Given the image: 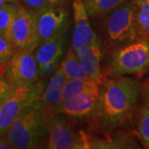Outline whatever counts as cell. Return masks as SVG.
<instances>
[{"label": "cell", "instance_id": "cell-20", "mask_svg": "<svg viewBox=\"0 0 149 149\" xmlns=\"http://www.w3.org/2000/svg\"><path fill=\"white\" fill-rule=\"evenodd\" d=\"M139 33L149 42V0H135Z\"/></svg>", "mask_w": 149, "mask_h": 149}, {"label": "cell", "instance_id": "cell-23", "mask_svg": "<svg viewBox=\"0 0 149 149\" xmlns=\"http://www.w3.org/2000/svg\"><path fill=\"white\" fill-rule=\"evenodd\" d=\"M22 1L30 8L36 11L43 8L61 6L65 3V0H22Z\"/></svg>", "mask_w": 149, "mask_h": 149}, {"label": "cell", "instance_id": "cell-8", "mask_svg": "<svg viewBox=\"0 0 149 149\" xmlns=\"http://www.w3.org/2000/svg\"><path fill=\"white\" fill-rule=\"evenodd\" d=\"M13 44L16 50L33 52L40 43L36 13L26 7L17 5L12 30Z\"/></svg>", "mask_w": 149, "mask_h": 149}, {"label": "cell", "instance_id": "cell-21", "mask_svg": "<svg viewBox=\"0 0 149 149\" xmlns=\"http://www.w3.org/2000/svg\"><path fill=\"white\" fill-rule=\"evenodd\" d=\"M137 133L144 148L149 149V109L143 107L139 112Z\"/></svg>", "mask_w": 149, "mask_h": 149}, {"label": "cell", "instance_id": "cell-2", "mask_svg": "<svg viewBox=\"0 0 149 149\" xmlns=\"http://www.w3.org/2000/svg\"><path fill=\"white\" fill-rule=\"evenodd\" d=\"M49 134L40 97L16 118L5 137L13 148L36 149L47 148Z\"/></svg>", "mask_w": 149, "mask_h": 149}, {"label": "cell", "instance_id": "cell-22", "mask_svg": "<svg viewBox=\"0 0 149 149\" xmlns=\"http://www.w3.org/2000/svg\"><path fill=\"white\" fill-rule=\"evenodd\" d=\"M15 51L13 44L0 35V67L5 66Z\"/></svg>", "mask_w": 149, "mask_h": 149}, {"label": "cell", "instance_id": "cell-17", "mask_svg": "<svg viewBox=\"0 0 149 149\" xmlns=\"http://www.w3.org/2000/svg\"><path fill=\"white\" fill-rule=\"evenodd\" d=\"M18 4L5 3L0 8V35L13 43L12 30Z\"/></svg>", "mask_w": 149, "mask_h": 149}, {"label": "cell", "instance_id": "cell-13", "mask_svg": "<svg viewBox=\"0 0 149 149\" xmlns=\"http://www.w3.org/2000/svg\"><path fill=\"white\" fill-rule=\"evenodd\" d=\"M80 64L91 80H95L100 85L102 80L100 71V61L102 51L100 42L91 43L84 46L75 51Z\"/></svg>", "mask_w": 149, "mask_h": 149}, {"label": "cell", "instance_id": "cell-15", "mask_svg": "<svg viewBox=\"0 0 149 149\" xmlns=\"http://www.w3.org/2000/svg\"><path fill=\"white\" fill-rule=\"evenodd\" d=\"M90 148L95 149L139 148V143L129 135H119L113 138L95 139L90 138Z\"/></svg>", "mask_w": 149, "mask_h": 149}, {"label": "cell", "instance_id": "cell-10", "mask_svg": "<svg viewBox=\"0 0 149 149\" xmlns=\"http://www.w3.org/2000/svg\"><path fill=\"white\" fill-rule=\"evenodd\" d=\"M40 41H44L65 32L69 13L65 8L56 6L38 9L36 12Z\"/></svg>", "mask_w": 149, "mask_h": 149}, {"label": "cell", "instance_id": "cell-7", "mask_svg": "<svg viewBox=\"0 0 149 149\" xmlns=\"http://www.w3.org/2000/svg\"><path fill=\"white\" fill-rule=\"evenodd\" d=\"M3 77L12 90L39 80L40 74L33 52L16 50L5 65Z\"/></svg>", "mask_w": 149, "mask_h": 149}, {"label": "cell", "instance_id": "cell-16", "mask_svg": "<svg viewBox=\"0 0 149 149\" xmlns=\"http://www.w3.org/2000/svg\"><path fill=\"white\" fill-rule=\"evenodd\" d=\"M60 66L64 72L67 80L70 79H91L80 64L74 48H70L63 59Z\"/></svg>", "mask_w": 149, "mask_h": 149}, {"label": "cell", "instance_id": "cell-6", "mask_svg": "<svg viewBox=\"0 0 149 149\" xmlns=\"http://www.w3.org/2000/svg\"><path fill=\"white\" fill-rule=\"evenodd\" d=\"M106 30L112 44L122 45L135 42L139 33L135 3H123L112 11L107 20Z\"/></svg>", "mask_w": 149, "mask_h": 149}, {"label": "cell", "instance_id": "cell-1", "mask_svg": "<svg viewBox=\"0 0 149 149\" xmlns=\"http://www.w3.org/2000/svg\"><path fill=\"white\" fill-rule=\"evenodd\" d=\"M141 83L125 75L115 76L102 86L100 99L93 116L103 128H120L130 118L139 100Z\"/></svg>", "mask_w": 149, "mask_h": 149}, {"label": "cell", "instance_id": "cell-9", "mask_svg": "<svg viewBox=\"0 0 149 149\" xmlns=\"http://www.w3.org/2000/svg\"><path fill=\"white\" fill-rule=\"evenodd\" d=\"M65 32L40 42L34 51L39 74L45 77L53 73L65 52Z\"/></svg>", "mask_w": 149, "mask_h": 149}, {"label": "cell", "instance_id": "cell-4", "mask_svg": "<svg viewBox=\"0 0 149 149\" xmlns=\"http://www.w3.org/2000/svg\"><path fill=\"white\" fill-rule=\"evenodd\" d=\"M45 83L37 80L30 85L11 90L0 108V138L5 137L16 118L42 95Z\"/></svg>", "mask_w": 149, "mask_h": 149}, {"label": "cell", "instance_id": "cell-12", "mask_svg": "<svg viewBox=\"0 0 149 149\" xmlns=\"http://www.w3.org/2000/svg\"><path fill=\"white\" fill-rule=\"evenodd\" d=\"M73 12L74 29L71 47L74 51L100 41L90 24L84 0H73Z\"/></svg>", "mask_w": 149, "mask_h": 149}, {"label": "cell", "instance_id": "cell-28", "mask_svg": "<svg viewBox=\"0 0 149 149\" xmlns=\"http://www.w3.org/2000/svg\"><path fill=\"white\" fill-rule=\"evenodd\" d=\"M6 2L8 3H12V2H15V1H17V0H5Z\"/></svg>", "mask_w": 149, "mask_h": 149}, {"label": "cell", "instance_id": "cell-18", "mask_svg": "<svg viewBox=\"0 0 149 149\" xmlns=\"http://www.w3.org/2000/svg\"><path fill=\"white\" fill-rule=\"evenodd\" d=\"M126 0H84L88 15L97 17L104 15L122 5Z\"/></svg>", "mask_w": 149, "mask_h": 149}, {"label": "cell", "instance_id": "cell-19", "mask_svg": "<svg viewBox=\"0 0 149 149\" xmlns=\"http://www.w3.org/2000/svg\"><path fill=\"white\" fill-rule=\"evenodd\" d=\"M100 85L95 80L91 79H70L67 80L64 86L62 94V101L69 99L72 96L79 94L82 91L93 88Z\"/></svg>", "mask_w": 149, "mask_h": 149}, {"label": "cell", "instance_id": "cell-24", "mask_svg": "<svg viewBox=\"0 0 149 149\" xmlns=\"http://www.w3.org/2000/svg\"><path fill=\"white\" fill-rule=\"evenodd\" d=\"M11 87L3 76L0 78V108L11 91Z\"/></svg>", "mask_w": 149, "mask_h": 149}, {"label": "cell", "instance_id": "cell-11", "mask_svg": "<svg viewBox=\"0 0 149 149\" xmlns=\"http://www.w3.org/2000/svg\"><path fill=\"white\" fill-rule=\"evenodd\" d=\"M100 85L85 90L61 102L58 111L67 117L83 118L92 115L100 99Z\"/></svg>", "mask_w": 149, "mask_h": 149}, {"label": "cell", "instance_id": "cell-14", "mask_svg": "<svg viewBox=\"0 0 149 149\" xmlns=\"http://www.w3.org/2000/svg\"><path fill=\"white\" fill-rule=\"evenodd\" d=\"M66 80L64 72L59 65L41 95L46 111H58L59 106L62 102V94Z\"/></svg>", "mask_w": 149, "mask_h": 149}, {"label": "cell", "instance_id": "cell-26", "mask_svg": "<svg viewBox=\"0 0 149 149\" xmlns=\"http://www.w3.org/2000/svg\"><path fill=\"white\" fill-rule=\"evenodd\" d=\"M4 67H5V66H3V67H0V78H1L2 76H3V73H4Z\"/></svg>", "mask_w": 149, "mask_h": 149}, {"label": "cell", "instance_id": "cell-27", "mask_svg": "<svg viewBox=\"0 0 149 149\" xmlns=\"http://www.w3.org/2000/svg\"><path fill=\"white\" fill-rule=\"evenodd\" d=\"M6 3L5 0H0V8Z\"/></svg>", "mask_w": 149, "mask_h": 149}, {"label": "cell", "instance_id": "cell-5", "mask_svg": "<svg viewBox=\"0 0 149 149\" xmlns=\"http://www.w3.org/2000/svg\"><path fill=\"white\" fill-rule=\"evenodd\" d=\"M112 77L142 74L149 70V42L139 40L120 48L115 52L111 65Z\"/></svg>", "mask_w": 149, "mask_h": 149}, {"label": "cell", "instance_id": "cell-25", "mask_svg": "<svg viewBox=\"0 0 149 149\" xmlns=\"http://www.w3.org/2000/svg\"><path fill=\"white\" fill-rule=\"evenodd\" d=\"M143 93V100L145 106L149 109V80L148 81V83L144 85Z\"/></svg>", "mask_w": 149, "mask_h": 149}, {"label": "cell", "instance_id": "cell-3", "mask_svg": "<svg viewBox=\"0 0 149 149\" xmlns=\"http://www.w3.org/2000/svg\"><path fill=\"white\" fill-rule=\"evenodd\" d=\"M45 118L49 128V149H86L90 148V138L75 129L67 116L57 110L46 111Z\"/></svg>", "mask_w": 149, "mask_h": 149}]
</instances>
